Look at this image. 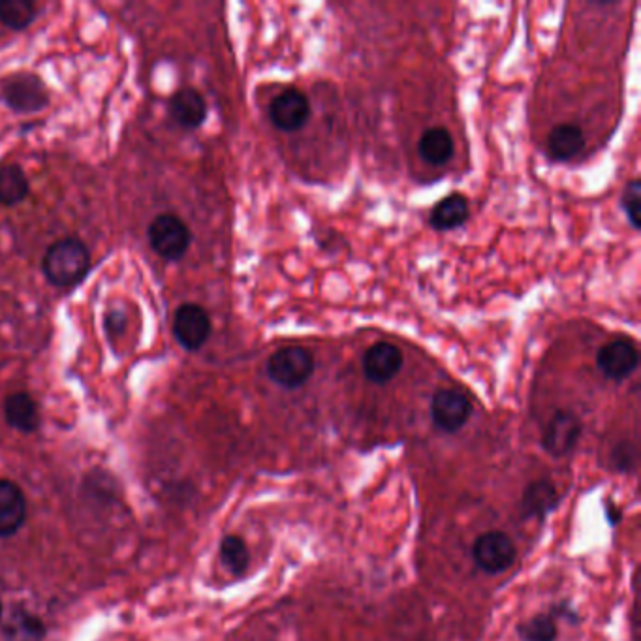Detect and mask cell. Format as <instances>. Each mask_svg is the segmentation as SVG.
Returning a JSON list of instances; mask_svg holds the SVG:
<instances>
[{"instance_id": "obj_1", "label": "cell", "mask_w": 641, "mask_h": 641, "mask_svg": "<svg viewBox=\"0 0 641 641\" xmlns=\"http://www.w3.org/2000/svg\"><path fill=\"white\" fill-rule=\"evenodd\" d=\"M42 271L55 288H76L91 271V252L78 237H64L47 249Z\"/></svg>"}, {"instance_id": "obj_2", "label": "cell", "mask_w": 641, "mask_h": 641, "mask_svg": "<svg viewBox=\"0 0 641 641\" xmlns=\"http://www.w3.org/2000/svg\"><path fill=\"white\" fill-rule=\"evenodd\" d=\"M0 98L17 115H34L49 106L46 83L34 72H16L2 79Z\"/></svg>"}, {"instance_id": "obj_3", "label": "cell", "mask_w": 641, "mask_h": 641, "mask_svg": "<svg viewBox=\"0 0 641 641\" xmlns=\"http://www.w3.org/2000/svg\"><path fill=\"white\" fill-rule=\"evenodd\" d=\"M313 373V354L303 346H284L267 361V376L286 390L301 388Z\"/></svg>"}, {"instance_id": "obj_4", "label": "cell", "mask_w": 641, "mask_h": 641, "mask_svg": "<svg viewBox=\"0 0 641 641\" xmlns=\"http://www.w3.org/2000/svg\"><path fill=\"white\" fill-rule=\"evenodd\" d=\"M147 235L151 249L168 262L183 260L192 243V234L187 222L172 213L158 215L157 219L151 222Z\"/></svg>"}, {"instance_id": "obj_5", "label": "cell", "mask_w": 641, "mask_h": 641, "mask_svg": "<svg viewBox=\"0 0 641 641\" xmlns=\"http://www.w3.org/2000/svg\"><path fill=\"white\" fill-rule=\"evenodd\" d=\"M472 557L478 568H482L487 574H501L514 563L516 546L504 532H485L480 538H476L472 546Z\"/></svg>"}, {"instance_id": "obj_6", "label": "cell", "mask_w": 641, "mask_h": 641, "mask_svg": "<svg viewBox=\"0 0 641 641\" xmlns=\"http://www.w3.org/2000/svg\"><path fill=\"white\" fill-rule=\"evenodd\" d=\"M173 335L188 352L200 350L211 337V318L196 303L181 305L173 316Z\"/></svg>"}, {"instance_id": "obj_7", "label": "cell", "mask_w": 641, "mask_h": 641, "mask_svg": "<svg viewBox=\"0 0 641 641\" xmlns=\"http://www.w3.org/2000/svg\"><path fill=\"white\" fill-rule=\"evenodd\" d=\"M472 405L465 393L457 390H438L431 401V418L438 429L446 433L459 431L469 422Z\"/></svg>"}, {"instance_id": "obj_8", "label": "cell", "mask_w": 641, "mask_h": 641, "mask_svg": "<svg viewBox=\"0 0 641 641\" xmlns=\"http://www.w3.org/2000/svg\"><path fill=\"white\" fill-rule=\"evenodd\" d=\"M311 115L309 98L298 89H288L279 94L269 108V117L273 125L284 132H296L307 125Z\"/></svg>"}, {"instance_id": "obj_9", "label": "cell", "mask_w": 641, "mask_h": 641, "mask_svg": "<svg viewBox=\"0 0 641 641\" xmlns=\"http://www.w3.org/2000/svg\"><path fill=\"white\" fill-rule=\"evenodd\" d=\"M598 369L611 380H625L638 369L640 354L636 344L617 339L611 343L604 344L596 356Z\"/></svg>"}, {"instance_id": "obj_10", "label": "cell", "mask_w": 641, "mask_h": 641, "mask_svg": "<svg viewBox=\"0 0 641 641\" xmlns=\"http://www.w3.org/2000/svg\"><path fill=\"white\" fill-rule=\"evenodd\" d=\"M581 437V422L576 414L559 410L551 420H549L546 433H544V450L553 457H564L570 454Z\"/></svg>"}, {"instance_id": "obj_11", "label": "cell", "mask_w": 641, "mask_h": 641, "mask_svg": "<svg viewBox=\"0 0 641 641\" xmlns=\"http://www.w3.org/2000/svg\"><path fill=\"white\" fill-rule=\"evenodd\" d=\"M403 367V354L390 343H376L363 356V373L373 384H386Z\"/></svg>"}, {"instance_id": "obj_12", "label": "cell", "mask_w": 641, "mask_h": 641, "mask_svg": "<svg viewBox=\"0 0 641 641\" xmlns=\"http://www.w3.org/2000/svg\"><path fill=\"white\" fill-rule=\"evenodd\" d=\"M27 517L23 491L8 480H0V538L16 534Z\"/></svg>"}, {"instance_id": "obj_13", "label": "cell", "mask_w": 641, "mask_h": 641, "mask_svg": "<svg viewBox=\"0 0 641 641\" xmlns=\"http://www.w3.org/2000/svg\"><path fill=\"white\" fill-rule=\"evenodd\" d=\"M170 113H172L173 121L181 128L187 130H194L204 125L207 119V104L205 98L200 91L192 89V87H185L179 89L177 93L173 94L170 100Z\"/></svg>"}, {"instance_id": "obj_14", "label": "cell", "mask_w": 641, "mask_h": 641, "mask_svg": "<svg viewBox=\"0 0 641 641\" xmlns=\"http://www.w3.org/2000/svg\"><path fill=\"white\" fill-rule=\"evenodd\" d=\"M4 418H6L8 425H12L14 429L21 431V433L38 431L40 422H42L38 403L25 391L12 393L4 401Z\"/></svg>"}, {"instance_id": "obj_15", "label": "cell", "mask_w": 641, "mask_h": 641, "mask_svg": "<svg viewBox=\"0 0 641 641\" xmlns=\"http://www.w3.org/2000/svg\"><path fill=\"white\" fill-rule=\"evenodd\" d=\"M559 504V493L557 487L549 480H536L527 485L523 499H521V512L523 517L548 516L549 512Z\"/></svg>"}, {"instance_id": "obj_16", "label": "cell", "mask_w": 641, "mask_h": 641, "mask_svg": "<svg viewBox=\"0 0 641 641\" xmlns=\"http://www.w3.org/2000/svg\"><path fill=\"white\" fill-rule=\"evenodd\" d=\"M31 183L19 164H0V205L14 207L27 200Z\"/></svg>"}, {"instance_id": "obj_17", "label": "cell", "mask_w": 641, "mask_h": 641, "mask_svg": "<svg viewBox=\"0 0 641 641\" xmlns=\"http://www.w3.org/2000/svg\"><path fill=\"white\" fill-rule=\"evenodd\" d=\"M469 219V202L461 194H452L444 198L431 213V226L438 232H448L463 226Z\"/></svg>"}, {"instance_id": "obj_18", "label": "cell", "mask_w": 641, "mask_h": 641, "mask_svg": "<svg viewBox=\"0 0 641 641\" xmlns=\"http://www.w3.org/2000/svg\"><path fill=\"white\" fill-rule=\"evenodd\" d=\"M583 147H585V136L576 125L557 126L549 134V155L557 162H566L578 157Z\"/></svg>"}, {"instance_id": "obj_19", "label": "cell", "mask_w": 641, "mask_h": 641, "mask_svg": "<svg viewBox=\"0 0 641 641\" xmlns=\"http://www.w3.org/2000/svg\"><path fill=\"white\" fill-rule=\"evenodd\" d=\"M454 138L444 128H431L418 143V151L427 164L440 166L454 157Z\"/></svg>"}, {"instance_id": "obj_20", "label": "cell", "mask_w": 641, "mask_h": 641, "mask_svg": "<svg viewBox=\"0 0 641 641\" xmlns=\"http://www.w3.org/2000/svg\"><path fill=\"white\" fill-rule=\"evenodd\" d=\"M46 634L44 625L25 611H14L2 626V641H42Z\"/></svg>"}, {"instance_id": "obj_21", "label": "cell", "mask_w": 641, "mask_h": 641, "mask_svg": "<svg viewBox=\"0 0 641 641\" xmlns=\"http://www.w3.org/2000/svg\"><path fill=\"white\" fill-rule=\"evenodd\" d=\"M38 16V6L31 0H0V23L6 29L23 31Z\"/></svg>"}, {"instance_id": "obj_22", "label": "cell", "mask_w": 641, "mask_h": 641, "mask_svg": "<svg viewBox=\"0 0 641 641\" xmlns=\"http://www.w3.org/2000/svg\"><path fill=\"white\" fill-rule=\"evenodd\" d=\"M220 559L234 576H241L247 572L251 557L247 544L239 536H226L220 544Z\"/></svg>"}, {"instance_id": "obj_23", "label": "cell", "mask_w": 641, "mask_h": 641, "mask_svg": "<svg viewBox=\"0 0 641 641\" xmlns=\"http://www.w3.org/2000/svg\"><path fill=\"white\" fill-rule=\"evenodd\" d=\"M519 636L523 641H555L557 625L551 615H536L519 625Z\"/></svg>"}, {"instance_id": "obj_24", "label": "cell", "mask_w": 641, "mask_h": 641, "mask_svg": "<svg viewBox=\"0 0 641 641\" xmlns=\"http://www.w3.org/2000/svg\"><path fill=\"white\" fill-rule=\"evenodd\" d=\"M625 213L634 228H640L641 187L638 179H632L625 190Z\"/></svg>"}, {"instance_id": "obj_25", "label": "cell", "mask_w": 641, "mask_h": 641, "mask_svg": "<svg viewBox=\"0 0 641 641\" xmlns=\"http://www.w3.org/2000/svg\"><path fill=\"white\" fill-rule=\"evenodd\" d=\"M126 328V314L123 311H110L106 314V333L113 337V335H121Z\"/></svg>"}, {"instance_id": "obj_26", "label": "cell", "mask_w": 641, "mask_h": 641, "mask_svg": "<svg viewBox=\"0 0 641 641\" xmlns=\"http://www.w3.org/2000/svg\"><path fill=\"white\" fill-rule=\"evenodd\" d=\"M615 459L619 461V469L628 470L634 465L636 454L630 452V444H623V446L615 452Z\"/></svg>"}, {"instance_id": "obj_27", "label": "cell", "mask_w": 641, "mask_h": 641, "mask_svg": "<svg viewBox=\"0 0 641 641\" xmlns=\"http://www.w3.org/2000/svg\"><path fill=\"white\" fill-rule=\"evenodd\" d=\"M0 615H2V604H0Z\"/></svg>"}]
</instances>
